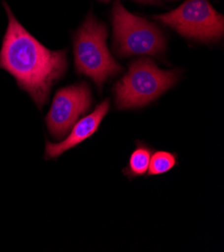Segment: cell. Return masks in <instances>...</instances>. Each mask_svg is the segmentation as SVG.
<instances>
[{"label":"cell","mask_w":224,"mask_h":252,"mask_svg":"<svg viewBox=\"0 0 224 252\" xmlns=\"http://www.w3.org/2000/svg\"><path fill=\"white\" fill-rule=\"evenodd\" d=\"M8 25L0 49V68L8 71L39 110L67 68V50H51L32 35L4 4Z\"/></svg>","instance_id":"obj_1"},{"label":"cell","mask_w":224,"mask_h":252,"mask_svg":"<svg viewBox=\"0 0 224 252\" xmlns=\"http://www.w3.org/2000/svg\"><path fill=\"white\" fill-rule=\"evenodd\" d=\"M179 72L160 69L150 59L133 62L114 87L116 108L132 110L149 105L177 83Z\"/></svg>","instance_id":"obj_2"},{"label":"cell","mask_w":224,"mask_h":252,"mask_svg":"<svg viewBox=\"0 0 224 252\" xmlns=\"http://www.w3.org/2000/svg\"><path fill=\"white\" fill-rule=\"evenodd\" d=\"M107 37V27L92 14L73 36L76 70L92 79L99 90L109 79L123 72V67L109 52Z\"/></svg>","instance_id":"obj_3"},{"label":"cell","mask_w":224,"mask_h":252,"mask_svg":"<svg viewBox=\"0 0 224 252\" xmlns=\"http://www.w3.org/2000/svg\"><path fill=\"white\" fill-rule=\"evenodd\" d=\"M113 46L121 58L132 56H161L167 40L155 24L130 13L120 0L113 6Z\"/></svg>","instance_id":"obj_4"},{"label":"cell","mask_w":224,"mask_h":252,"mask_svg":"<svg viewBox=\"0 0 224 252\" xmlns=\"http://www.w3.org/2000/svg\"><path fill=\"white\" fill-rule=\"evenodd\" d=\"M184 37L214 42L223 36L224 18L208 0H187L177 9L155 16Z\"/></svg>","instance_id":"obj_5"},{"label":"cell","mask_w":224,"mask_h":252,"mask_svg":"<svg viewBox=\"0 0 224 252\" xmlns=\"http://www.w3.org/2000/svg\"><path fill=\"white\" fill-rule=\"evenodd\" d=\"M91 89L86 83L68 86L59 90L53 99L51 110L45 117L48 132L58 140H62L86 114L92 106Z\"/></svg>","instance_id":"obj_6"},{"label":"cell","mask_w":224,"mask_h":252,"mask_svg":"<svg viewBox=\"0 0 224 252\" xmlns=\"http://www.w3.org/2000/svg\"><path fill=\"white\" fill-rule=\"evenodd\" d=\"M110 110V100L105 99L95 109L93 113L86 116L79 122L72 126V129L69 135L60 143H51L49 141L45 142V153L44 159L51 160L56 159L62 156L64 152L77 147L84 141L88 140L96 134L98 130L103 119L106 117Z\"/></svg>","instance_id":"obj_7"},{"label":"cell","mask_w":224,"mask_h":252,"mask_svg":"<svg viewBox=\"0 0 224 252\" xmlns=\"http://www.w3.org/2000/svg\"><path fill=\"white\" fill-rule=\"evenodd\" d=\"M136 145L135 150L129 158L128 166L123 170V174L131 180L145 176L148 172L151 156L155 151L153 147L141 141H137Z\"/></svg>","instance_id":"obj_8"},{"label":"cell","mask_w":224,"mask_h":252,"mask_svg":"<svg viewBox=\"0 0 224 252\" xmlns=\"http://www.w3.org/2000/svg\"><path fill=\"white\" fill-rule=\"evenodd\" d=\"M178 164V157L176 153L167 152V151H157L154 152L150 159L148 168V176L163 175Z\"/></svg>","instance_id":"obj_9"},{"label":"cell","mask_w":224,"mask_h":252,"mask_svg":"<svg viewBox=\"0 0 224 252\" xmlns=\"http://www.w3.org/2000/svg\"><path fill=\"white\" fill-rule=\"evenodd\" d=\"M101 1L109 2L110 0H101ZM135 1L141 2V3H147V4H159L160 0H135Z\"/></svg>","instance_id":"obj_10"}]
</instances>
